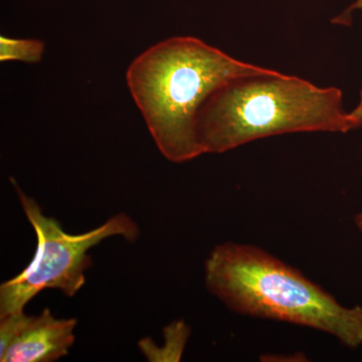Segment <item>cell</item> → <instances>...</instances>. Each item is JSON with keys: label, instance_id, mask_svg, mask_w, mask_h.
<instances>
[{"label": "cell", "instance_id": "cell-8", "mask_svg": "<svg viewBox=\"0 0 362 362\" xmlns=\"http://www.w3.org/2000/svg\"><path fill=\"white\" fill-rule=\"evenodd\" d=\"M356 223L358 230L362 232V213L357 214L356 216Z\"/></svg>", "mask_w": 362, "mask_h": 362}, {"label": "cell", "instance_id": "cell-4", "mask_svg": "<svg viewBox=\"0 0 362 362\" xmlns=\"http://www.w3.org/2000/svg\"><path fill=\"white\" fill-rule=\"evenodd\" d=\"M23 211L37 235L35 256L18 276L0 287V317L21 313L25 307L47 289L59 290L73 297L86 284V271L92 266L88 252L108 238L121 235L134 242L139 228L129 216L118 214L90 232L71 235L61 223L42 214L33 197H28L11 180Z\"/></svg>", "mask_w": 362, "mask_h": 362}, {"label": "cell", "instance_id": "cell-3", "mask_svg": "<svg viewBox=\"0 0 362 362\" xmlns=\"http://www.w3.org/2000/svg\"><path fill=\"white\" fill-rule=\"evenodd\" d=\"M349 131L341 90L268 68L221 86L197 121L204 154L225 153L270 136Z\"/></svg>", "mask_w": 362, "mask_h": 362}, {"label": "cell", "instance_id": "cell-1", "mask_svg": "<svg viewBox=\"0 0 362 362\" xmlns=\"http://www.w3.org/2000/svg\"><path fill=\"white\" fill-rule=\"evenodd\" d=\"M263 69L197 37H175L133 59L126 82L157 148L182 163L204 154L197 121L209 96L232 78Z\"/></svg>", "mask_w": 362, "mask_h": 362}, {"label": "cell", "instance_id": "cell-5", "mask_svg": "<svg viewBox=\"0 0 362 362\" xmlns=\"http://www.w3.org/2000/svg\"><path fill=\"white\" fill-rule=\"evenodd\" d=\"M78 321L56 318L45 308L40 315L0 317V361L52 362L68 356Z\"/></svg>", "mask_w": 362, "mask_h": 362}, {"label": "cell", "instance_id": "cell-6", "mask_svg": "<svg viewBox=\"0 0 362 362\" xmlns=\"http://www.w3.org/2000/svg\"><path fill=\"white\" fill-rule=\"evenodd\" d=\"M45 45L42 40L35 39H16L6 35L0 37V62H21V63H40L44 57Z\"/></svg>", "mask_w": 362, "mask_h": 362}, {"label": "cell", "instance_id": "cell-7", "mask_svg": "<svg viewBox=\"0 0 362 362\" xmlns=\"http://www.w3.org/2000/svg\"><path fill=\"white\" fill-rule=\"evenodd\" d=\"M352 9H361L362 11V0H356V1L350 6L347 13H350ZM347 123H349V131L362 127V89L361 98H359V103L357 104V106L354 110L350 112V113H347Z\"/></svg>", "mask_w": 362, "mask_h": 362}, {"label": "cell", "instance_id": "cell-2", "mask_svg": "<svg viewBox=\"0 0 362 362\" xmlns=\"http://www.w3.org/2000/svg\"><path fill=\"white\" fill-rule=\"evenodd\" d=\"M207 290L228 309L311 328L347 349L362 345V306H343L292 266L252 245L225 243L204 264Z\"/></svg>", "mask_w": 362, "mask_h": 362}]
</instances>
